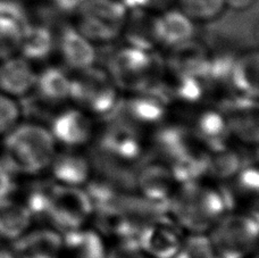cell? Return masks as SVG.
<instances>
[{
  "label": "cell",
  "mask_w": 259,
  "mask_h": 258,
  "mask_svg": "<svg viewBox=\"0 0 259 258\" xmlns=\"http://www.w3.org/2000/svg\"><path fill=\"white\" fill-rule=\"evenodd\" d=\"M85 153L94 175L134 190V178L147 154L146 139L116 124L103 122Z\"/></svg>",
  "instance_id": "obj_1"
},
{
  "label": "cell",
  "mask_w": 259,
  "mask_h": 258,
  "mask_svg": "<svg viewBox=\"0 0 259 258\" xmlns=\"http://www.w3.org/2000/svg\"><path fill=\"white\" fill-rule=\"evenodd\" d=\"M147 154L165 163L180 183L205 179L209 149L182 122H165L149 137Z\"/></svg>",
  "instance_id": "obj_2"
},
{
  "label": "cell",
  "mask_w": 259,
  "mask_h": 258,
  "mask_svg": "<svg viewBox=\"0 0 259 258\" xmlns=\"http://www.w3.org/2000/svg\"><path fill=\"white\" fill-rule=\"evenodd\" d=\"M3 163L16 177L47 173L58 146L45 124L23 119L2 140Z\"/></svg>",
  "instance_id": "obj_3"
},
{
  "label": "cell",
  "mask_w": 259,
  "mask_h": 258,
  "mask_svg": "<svg viewBox=\"0 0 259 258\" xmlns=\"http://www.w3.org/2000/svg\"><path fill=\"white\" fill-rule=\"evenodd\" d=\"M226 211L220 188L205 179L180 184L167 204L168 216L186 233H207Z\"/></svg>",
  "instance_id": "obj_4"
},
{
  "label": "cell",
  "mask_w": 259,
  "mask_h": 258,
  "mask_svg": "<svg viewBox=\"0 0 259 258\" xmlns=\"http://www.w3.org/2000/svg\"><path fill=\"white\" fill-rule=\"evenodd\" d=\"M258 216L226 211L207 232L215 251L223 258H249L258 246Z\"/></svg>",
  "instance_id": "obj_5"
},
{
  "label": "cell",
  "mask_w": 259,
  "mask_h": 258,
  "mask_svg": "<svg viewBox=\"0 0 259 258\" xmlns=\"http://www.w3.org/2000/svg\"><path fill=\"white\" fill-rule=\"evenodd\" d=\"M168 108L151 92H137L119 98L107 117L100 122L116 124L143 139L167 122Z\"/></svg>",
  "instance_id": "obj_6"
},
{
  "label": "cell",
  "mask_w": 259,
  "mask_h": 258,
  "mask_svg": "<svg viewBox=\"0 0 259 258\" xmlns=\"http://www.w3.org/2000/svg\"><path fill=\"white\" fill-rule=\"evenodd\" d=\"M117 89L108 73L91 66L71 77L69 100L95 119L103 121L121 98Z\"/></svg>",
  "instance_id": "obj_7"
},
{
  "label": "cell",
  "mask_w": 259,
  "mask_h": 258,
  "mask_svg": "<svg viewBox=\"0 0 259 258\" xmlns=\"http://www.w3.org/2000/svg\"><path fill=\"white\" fill-rule=\"evenodd\" d=\"M92 216L94 205L85 188L54 182L41 224L64 233L89 225Z\"/></svg>",
  "instance_id": "obj_8"
},
{
  "label": "cell",
  "mask_w": 259,
  "mask_h": 258,
  "mask_svg": "<svg viewBox=\"0 0 259 258\" xmlns=\"http://www.w3.org/2000/svg\"><path fill=\"white\" fill-rule=\"evenodd\" d=\"M150 52L127 46L113 56L108 74L117 88L132 94L147 92L160 80Z\"/></svg>",
  "instance_id": "obj_9"
},
{
  "label": "cell",
  "mask_w": 259,
  "mask_h": 258,
  "mask_svg": "<svg viewBox=\"0 0 259 258\" xmlns=\"http://www.w3.org/2000/svg\"><path fill=\"white\" fill-rule=\"evenodd\" d=\"M127 14L121 0H85L78 9L77 30L91 42H108L122 34Z\"/></svg>",
  "instance_id": "obj_10"
},
{
  "label": "cell",
  "mask_w": 259,
  "mask_h": 258,
  "mask_svg": "<svg viewBox=\"0 0 259 258\" xmlns=\"http://www.w3.org/2000/svg\"><path fill=\"white\" fill-rule=\"evenodd\" d=\"M47 127L58 148L63 149H87L97 132L96 119L75 106L59 109Z\"/></svg>",
  "instance_id": "obj_11"
},
{
  "label": "cell",
  "mask_w": 259,
  "mask_h": 258,
  "mask_svg": "<svg viewBox=\"0 0 259 258\" xmlns=\"http://www.w3.org/2000/svg\"><path fill=\"white\" fill-rule=\"evenodd\" d=\"M184 236L186 232L166 214L143 225L134 243L150 258H175Z\"/></svg>",
  "instance_id": "obj_12"
},
{
  "label": "cell",
  "mask_w": 259,
  "mask_h": 258,
  "mask_svg": "<svg viewBox=\"0 0 259 258\" xmlns=\"http://www.w3.org/2000/svg\"><path fill=\"white\" fill-rule=\"evenodd\" d=\"M180 184L167 165L148 154L139 165L134 178V190L137 193L166 208Z\"/></svg>",
  "instance_id": "obj_13"
},
{
  "label": "cell",
  "mask_w": 259,
  "mask_h": 258,
  "mask_svg": "<svg viewBox=\"0 0 259 258\" xmlns=\"http://www.w3.org/2000/svg\"><path fill=\"white\" fill-rule=\"evenodd\" d=\"M224 114L231 140L242 147L258 145V104L257 99L230 95L217 106Z\"/></svg>",
  "instance_id": "obj_14"
},
{
  "label": "cell",
  "mask_w": 259,
  "mask_h": 258,
  "mask_svg": "<svg viewBox=\"0 0 259 258\" xmlns=\"http://www.w3.org/2000/svg\"><path fill=\"white\" fill-rule=\"evenodd\" d=\"M216 186L223 195L228 211H243L258 216L259 174L257 162L244 164L232 178Z\"/></svg>",
  "instance_id": "obj_15"
},
{
  "label": "cell",
  "mask_w": 259,
  "mask_h": 258,
  "mask_svg": "<svg viewBox=\"0 0 259 258\" xmlns=\"http://www.w3.org/2000/svg\"><path fill=\"white\" fill-rule=\"evenodd\" d=\"M47 173L62 186L85 188L94 177V169L85 151L61 148L55 154Z\"/></svg>",
  "instance_id": "obj_16"
},
{
  "label": "cell",
  "mask_w": 259,
  "mask_h": 258,
  "mask_svg": "<svg viewBox=\"0 0 259 258\" xmlns=\"http://www.w3.org/2000/svg\"><path fill=\"white\" fill-rule=\"evenodd\" d=\"M63 234L47 225L32 227L8 245L15 258H61Z\"/></svg>",
  "instance_id": "obj_17"
},
{
  "label": "cell",
  "mask_w": 259,
  "mask_h": 258,
  "mask_svg": "<svg viewBox=\"0 0 259 258\" xmlns=\"http://www.w3.org/2000/svg\"><path fill=\"white\" fill-rule=\"evenodd\" d=\"M182 123L186 124L209 150L231 142L224 114L217 107L199 110Z\"/></svg>",
  "instance_id": "obj_18"
},
{
  "label": "cell",
  "mask_w": 259,
  "mask_h": 258,
  "mask_svg": "<svg viewBox=\"0 0 259 258\" xmlns=\"http://www.w3.org/2000/svg\"><path fill=\"white\" fill-rule=\"evenodd\" d=\"M62 234L61 258H106L107 256L109 242L90 224Z\"/></svg>",
  "instance_id": "obj_19"
},
{
  "label": "cell",
  "mask_w": 259,
  "mask_h": 258,
  "mask_svg": "<svg viewBox=\"0 0 259 258\" xmlns=\"http://www.w3.org/2000/svg\"><path fill=\"white\" fill-rule=\"evenodd\" d=\"M36 73L24 57H9L0 65V92L12 98H25L34 89Z\"/></svg>",
  "instance_id": "obj_20"
},
{
  "label": "cell",
  "mask_w": 259,
  "mask_h": 258,
  "mask_svg": "<svg viewBox=\"0 0 259 258\" xmlns=\"http://www.w3.org/2000/svg\"><path fill=\"white\" fill-rule=\"evenodd\" d=\"M257 162V156L249 155L247 151L234 148L232 144L209 150L205 178L215 181L216 184L222 183L232 178L244 164Z\"/></svg>",
  "instance_id": "obj_21"
},
{
  "label": "cell",
  "mask_w": 259,
  "mask_h": 258,
  "mask_svg": "<svg viewBox=\"0 0 259 258\" xmlns=\"http://www.w3.org/2000/svg\"><path fill=\"white\" fill-rule=\"evenodd\" d=\"M127 14L123 27L124 35L128 46L150 52L159 45L158 15L149 12V9H134Z\"/></svg>",
  "instance_id": "obj_22"
},
{
  "label": "cell",
  "mask_w": 259,
  "mask_h": 258,
  "mask_svg": "<svg viewBox=\"0 0 259 258\" xmlns=\"http://www.w3.org/2000/svg\"><path fill=\"white\" fill-rule=\"evenodd\" d=\"M59 50L64 62L76 71H83L94 66L96 50L89 39L74 27H65L58 40Z\"/></svg>",
  "instance_id": "obj_23"
},
{
  "label": "cell",
  "mask_w": 259,
  "mask_h": 258,
  "mask_svg": "<svg viewBox=\"0 0 259 258\" xmlns=\"http://www.w3.org/2000/svg\"><path fill=\"white\" fill-rule=\"evenodd\" d=\"M34 225L29 209L15 197L0 204V243L11 245Z\"/></svg>",
  "instance_id": "obj_24"
},
{
  "label": "cell",
  "mask_w": 259,
  "mask_h": 258,
  "mask_svg": "<svg viewBox=\"0 0 259 258\" xmlns=\"http://www.w3.org/2000/svg\"><path fill=\"white\" fill-rule=\"evenodd\" d=\"M259 64L258 54L248 53L243 56L235 58L234 65L231 71L228 83L234 96L244 98H258V76Z\"/></svg>",
  "instance_id": "obj_25"
},
{
  "label": "cell",
  "mask_w": 259,
  "mask_h": 258,
  "mask_svg": "<svg viewBox=\"0 0 259 258\" xmlns=\"http://www.w3.org/2000/svg\"><path fill=\"white\" fill-rule=\"evenodd\" d=\"M173 48L169 65L175 74L191 75L200 80L206 79L209 57L202 46L190 40Z\"/></svg>",
  "instance_id": "obj_26"
},
{
  "label": "cell",
  "mask_w": 259,
  "mask_h": 258,
  "mask_svg": "<svg viewBox=\"0 0 259 258\" xmlns=\"http://www.w3.org/2000/svg\"><path fill=\"white\" fill-rule=\"evenodd\" d=\"M159 44L177 47L190 41L194 33V24L181 9L166 11L158 15Z\"/></svg>",
  "instance_id": "obj_27"
},
{
  "label": "cell",
  "mask_w": 259,
  "mask_h": 258,
  "mask_svg": "<svg viewBox=\"0 0 259 258\" xmlns=\"http://www.w3.org/2000/svg\"><path fill=\"white\" fill-rule=\"evenodd\" d=\"M55 45V36L47 26L29 24L23 29L20 50L27 61L47 58L54 50Z\"/></svg>",
  "instance_id": "obj_28"
},
{
  "label": "cell",
  "mask_w": 259,
  "mask_h": 258,
  "mask_svg": "<svg viewBox=\"0 0 259 258\" xmlns=\"http://www.w3.org/2000/svg\"><path fill=\"white\" fill-rule=\"evenodd\" d=\"M23 26L13 18L0 15V61L13 57L20 50Z\"/></svg>",
  "instance_id": "obj_29"
},
{
  "label": "cell",
  "mask_w": 259,
  "mask_h": 258,
  "mask_svg": "<svg viewBox=\"0 0 259 258\" xmlns=\"http://www.w3.org/2000/svg\"><path fill=\"white\" fill-rule=\"evenodd\" d=\"M179 3L188 17L200 22L214 20L225 8L224 0H179Z\"/></svg>",
  "instance_id": "obj_30"
},
{
  "label": "cell",
  "mask_w": 259,
  "mask_h": 258,
  "mask_svg": "<svg viewBox=\"0 0 259 258\" xmlns=\"http://www.w3.org/2000/svg\"><path fill=\"white\" fill-rule=\"evenodd\" d=\"M207 233H186L175 258H219Z\"/></svg>",
  "instance_id": "obj_31"
},
{
  "label": "cell",
  "mask_w": 259,
  "mask_h": 258,
  "mask_svg": "<svg viewBox=\"0 0 259 258\" xmlns=\"http://www.w3.org/2000/svg\"><path fill=\"white\" fill-rule=\"evenodd\" d=\"M22 121L23 112L18 100L0 92V140Z\"/></svg>",
  "instance_id": "obj_32"
},
{
  "label": "cell",
  "mask_w": 259,
  "mask_h": 258,
  "mask_svg": "<svg viewBox=\"0 0 259 258\" xmlns=\"http://www.w3.org/2000/svg\"><path fill=\"white\" fill-rule=\"evenodd\" d=\"M16 178L0 159V204L15 197L17 191Z\"/></svg>",
  "instance_id": "obj_33"
},
{
  "label": "cell",
  "mask_w": 259,
  "mask_h": 258,
  "mask_svg": "<svg viewBox=\"0 0 259 258\" xmlns=\"http://www.w3.org/2000/svg\"><path fill=\"white\" fill-rule=\"evenodd\" d=\"M106 258H150L139 248L136 243L118 242L109 245V249Z\"/></svg>",
  "instance_id": "obj_34"
},
{
  "label": "cell",
  "mask_w": 259,
  "mask_h": 258,
  "mask_svg": "<svg viewBox=\"0 0 259 258\" xmlns=\"http://www.w3.org/2000/svg\"><path fill=\"white\" fill-rule=\"evenodd\" d=\"M0 15L13 18L20 23L23 29L30 24L24 7L16 0H0Z\"/></svg>",
  "instance_id": "obj_35"
},
{
  "label": "cell",
  "mask_w": 259,
  "mask_h": 258,
  "mask_svg": "<svg viewBox=\"0 0 259 258\" xmlns=\"http://www.w3.org/2000/svg\"><path fill=\"white\" fill-rule=\"evenodd\" d=\"M53 2L59 12L73 13L78 11L85 0H53Z\"/></svg>",
  "instance_id": "obj_36"
},
{
  "label": "cell",
  "mask_w": 259,
  "mask_h": 258,
  "mask_svg": "<svg viewBox=\"0 0 259 258\" xmlns=\"http://www.w3.org/2000/svg\"><path fill=\"white\" fill-rule=\"evenodd\" d=\"M224 3L225 7L232 8L238 12H242L252 7L255 5L256 0H224Z\"/></svg>",
  "instance_id": "obj_37"
},
{
  "label": "cell",
  "mask_w": 259,
  "mask_h": 258,
  "mask_svg": "<svg viewBox=\"0 0 259 258\" xmlns=\"http://www.w3.org/2000/svg\"><path fill=\"white\" fill-rule=\"evenodd\" d=\"M0 258H15L8 245L0 243Z\"/></svg>",
  "instance_id": "obj_38"
}]
</instances>
